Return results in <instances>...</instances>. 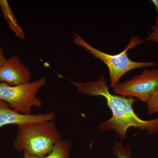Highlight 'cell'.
I'll use <instances>...</instances> for the list:
<instances>
[{
    "mask_svg": "<svg viewBox=\"0 0 158 158\" xmlns=\"http://www.w3.org/2000/svg\"><path fill=\"white\" fill-rule=\"evenodd\" d=\"M151 2L153 4L154 6L155 7L157 11V14L156 17V18L154 26L158 28V0H152V1H151Z\"/></svg>",
    "mask_w": 158,
    "mask_h": 158,
    "instance_id": "obj_14",
    "label": "cell"
},
{
    "mask_svg": "<svg viewBox=\"0 0 158 158\" xmlns=\"http://www.w3.org/2000/svg\"><path fill=\"white\" fill-rule=\"evenodd\" d=\"M0 8L9 27L20 39L24 40L25 39V34L18 23L8 1L0 0Z\"/></svg>",
    "mask_w": 158,
    "mask_h": 158,
    "instance_id": "obj_8",
    "label": "cell"
},
{
    "mask_svg": "<svg viewBox=\"0 0 158 158\" xmlns=\"http://www.w3.org/2000/svg\"><path fill=\"white\" fill-rule=\"evenodd\" d=\"M148 115L158 113V89L147 102Z\"/></svg>",
    "mask_w": 158,
    "mask_h": 158,
    "instance_id": "obj_11",
    "label": "cell"
},
{
    "mask_svg": "<svg viewBox=\"0 0 158 158\" xmlns=\"http://www.w3.org/2000/svg\"><path fill=\"white\" fill-rule=\"evenodd\" d=\"M55 114L53 113L23 115L14 111L6 102L0 100V129L9 125L31 124L46 120H53Z\"/></svg>",
    "mask_w": 158,
    "mask_h": 158,
    "instance_id": "obj_7",
    "label": "cell"
},
{
    "mask_svg": "<svg viewBox=\"0 0 158 158\" xmlns=\"http://www.w3.org/2000/svg\"><path fill=\"white\" fill-rule=\"evenodd\" d=\"M7 59L4 56V49L0 45V68L2 66L4 63L6 62Z\"/></svg>",
    "mask_w": 158,
    "mask_h": 158,
    "instance_id": "obj_13",
    "label": "cell"
},
{
    "mask_svg": "<svg viewBox=\"0 0 158 158\" xmlns=\"http://www.w3.org/2000/svg\"><path fill=\"white\" fill-rule=\"evenodd\" d=\"M151 29L152 30L149 33L148 36L146 37V40L147 41L158 42V28L154 25L151 26Z\"/></svg>",
    "mask_w": 158,
    "mask_h": 158,
    "instance_id": "obj_12",
    "label": "cell"
},
{
    "mask_svg": "<svg viewBox=\"0 0 158 158\" xmlns=\"http://www.w3.org/2000/svg\"><path fill=\"white\" fill-rule=\"evenodd\" d=\"M13 146L19 152L42 158L51 152L55 144L62 140L60 132L53 120L17 126Z\"/></svg>",
    "mask_w": 158,
    "mask_h": 158,
    "instance_id": "obj_2",
    "label": "cell"
},
{
    "mask_svg": "<svg viewBox=\"0 0 158 158\" xmlns=\"http://www.w3.org/2000/svg\"><path fill=\"white\" fill-rule=\"evenodd\" d=\"M46 83L44 77L16 86L0 83V100L7 102L12 110L18 113L30 115L32 107H42V101L37 96V93Z\"/></svg>",
    "mask_w": 158,
    "mask_h": 158,
    "instance_id": "obj_4",
    "label": "cell"
},
{
    "mask_svg": "<svg viewBox=\"0 0 158 158\" xmlns=\"http://www.w3.org/2000/svg\"><path fill=\"white\" fill-rule=\"evenodd\" d=\"M158 89V69H146L142 73L119 83L113 88L116 95L124 98H137L147 103Z\"/></svg>",
    "mask_w": 158,
    "mask_h": 158,
    "instance_id": "obj_5",
    "label": "cell"
},
{
    "mask_svg": "<svg viewBox=\"0 0 158 158\" xmlns=\"http://www.w3.org/2000/svg\"><path fill=\"white\" fill-rule=\"evenodd\" d=\"M72 38L74 44L85 48L94 57L100 59L107 65L110 72V87L112 88L118 84L122 77L130 71L136 69L155 67L157 65L155 62H135L130 59L128 56V51L135 48L137 45L144 42V40L138 36L131 37L126 48L121 52L116 55L106 53L94 48L75 32L73 34Z\"/></svg>",
    "mask_w": 158,
    "mask_h": 158,
    "instance_id": "obj_3",
    "label": "cell"
},
{
    "mask_svg": "<svg viewBox=\"0 0 158 158\" xmlns=\"http://www.w3.org/2000/svg\"><path fill=\"white\" fill-rule=\"evenodd\" d=\"M69 81L77 88L76 93L90 97L101 96L106 99L107 105L112 112V117L107 121L101 122L99 126L101 131L113 130L122 141L125 140L127 132L131 127L145 130L149 135L158 133V117L144 120L138 117L132 106L138 100L110 93L107 86V79L103 75L94 82L83 83Z\"/></svg>",
    "mask_w": 158,
    "mask_h": 158,
    "instance_id": "obj_1",
    "label": "cell"
},
{
    "mask_svg": "<svg viewBox=\"0 0 158 158\" xmlns=\"http://www.w3.org/2000/svg\"><path fill=\"white\" fill-rule=\"evenodd\" d=\"M113 152L117 158H131V152L129 146L124 147L121 142L116 143L113 147Z\"/></svg>",
    "mask_w": 158,
    "mask_h": 158,
    "instance_id": "obj_10",
    "label": "cell"
},
{
    "mask_svg": "<svg viewBox=\"0 0 158 158\" xmlns=\"http://www.w3.org/2000/svg\"><path fill=\"white\" fill-rule=\"evenodd\" d=\"M31 79V70L16 55L6 59L0 68V83L16 86L30 83Z\"/></svg>",
    "mask_w": 158,
    "mask_h": 158,
    "instance_id": "obj_6",
    "label": "cell"
},
{
    "mask_svg": "<svg viewBox=\"0 0 158 158\" xmlns=\"http://www.w3.org/2000/svg\"><path fill=\"white\" fill-rule=\"evenodd\" d=\"M23 153V158H37L34 156L30 155L26 152H24Z\"/></svg>",
    "mask_w": 158,
    "mask_h": 158,
    "instance_id": "obj_15",
    "label": "cell"
},
{
    "mask_svg": "<svg viewBox=\"0 0 158 158\" xmlns=\"http://www.w3.org/2000/svg\"><path fill=\"white\" fill-rule=\"evenodd\" d=\"M72 145L69 139H62L55 144L49 154L42 158H70Z\"/></svg>",
    "mask_w": 158,
    "mask_h": 158,
    "instance_id": "obj_9",
    "label": "cell"
}]
</instances>
